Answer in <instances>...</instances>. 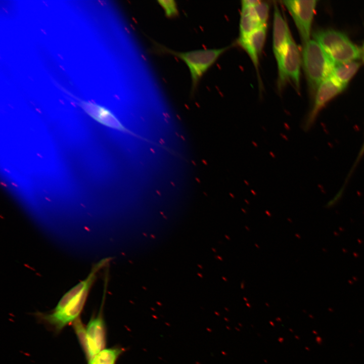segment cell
<instances>
[{"mask_svg": "<svg viewBox=\"0 0 364 364\" xmlns=\"http://www.w3.org/2000/svg\"><path fill=\"white\" fill-rule=\"evenodd\" d=\"M79 104L86 113L101 123L113 128L120 127V124L118 120L108 109L84 101H80Z\"/></svg>", "mask_w": 364, "mask_h": 364, "instance_id": "8fae6325", "label": "cell"}, {"mask_svg": "<svg viewBox=\"0 0 364 364\" xmlns=\"http://www.w3.org/2000/svg\"><path fill=\"white\" fill-rule=\"evenodd\" d=\"M157 2L164 10L165 16L167 18H173L178 16L179 12L175 1H158Z\"/></svg>", "mask_w": 364, "mask_h": 364, "instance_id": "e0dca14e", "label": "cell"}, {"mask_svg": "<svg viewBox=\"0 0 364 364\" xmlns=\"http://www.w3.org/2000/svg\"><path fill=\"white\" fill-rule=\"evenodd\" d=\"M292 16L302 44L310 40L312 23L317 5L316 0L282 1Z\"/></svg>", "mask_w": 364, "mask_h": 364, "instance_id": "8992f818", "label": "cell"}, {"mask_svg": "<svg viewBox=\"0 0 364 364\" xmlns=\"http://www.w3.org/2000/svg\"><path fill=\"white\" fill-rule=\"evenodd\" d=\"M254 9L261 24L267 25L269 10L268 4L266 2L259 1L254 6Z\"/></svg>", "mask_w": 364, "mask_h": 364, "instance_id": "2e32d148", "label": "cell"}, {"mask_svg": "<svg viewBox=\"0 0 364 364\" xmlns=\"http://www.w3.org/2000/svg\"><path fill=\"white\" fill-rule=\"evenodd\" d=\"M292 35L287 21L283 17L277 4H274L272 50L277 61L280 58Z\"/></svg>", "mask_w": 364, "mask_h": 364, "instance_id": "9c48e42d", "label": "cell"}, {"mask_svg": "<svg viewBox=\"0 0 364 364\" xmlns=\"http://www.w3.org/2000/svg\"><path fill=\"white\" fill-rule=\"evenodd\" d=\"M155 49L158 52L170 54L183 61L190 70L192 85L191 93L196 90L199 82L206 72L210 68L229 47L214 49H204L186 52H176L157 43Z\"/></svg>", "mask_w": 364, "mask_h": 364, "instance_id": "3957f363", "label": "cell"}, {"mask_svg": "<svg viewBox=\"0 0 364 364\" xmlns=\"http://www.w3.org/2000/svg\"><path fill=\"white\" fill-rule=\"evenodd\" d=\"M88 364H97V361H96L95 357L93 359L88 361Z\"/></svg>", "mask_w": 364, "mask_h": 364, "instance_id": "ffe728a7", "label": "cell"}, {"mask_svg": "<svg viewBox=\"0 0 364 364\" xmlns=\"http://www.w3.org/2000/svg\"><path fill=\"white\" fill-rule=\"evenodd\" d=\"M261 25L254 6L242 5L239 38L246 37Z\"/></svg>", "mask_w": 364, "mask_h": 364, "instance_id": "7c38bea8", "label": "cell"}, {"mask_svg": "<svg viewBox=\"0 0 364 364\" xmlns=\"http://www.w3.org/2000/svg\"><path fill=\"white\" fill-rule=\"evenodd\" d=\"M72 326L78 341L86 355L88 351L86 328L83 324L80 317L72 323Z\"/></svg>", "mask_w": 364, "mask_h": 364, "instance_id": "9a60e30c", "label": "cell"}, {"mask_svg": "<svg viewBox=\"0 0 364 364\" xmlns=\"http://www.w3.org/2000/svg\"><path fill=\"white\" fill-rule=\"evenodd\" d=\"M111 259L106 257L94 263L87 276L64 294L52 311L37 313L38 319L59 332L79 317L98 274L108 267Z\"/></svg>", "mask_w": 364, "mask_h": 364, "instance_id": "6da1fadb", "label": "cell"}, {"mask_svg": "<svg viewBox=\"0 0 364 364\" xmlns=\"http://www.w3.org/2000/svg\"><path fill=\"white\" fill-rule=\"evenodd\" d=\"M312 36L335 64L355 61L360 51L344 33L333 29L318 30Z\"/></svg>", "mask_w": 364, "mask_h": 364, "instance_id": "277c9868", "label": "cell"}, {"mask_svg": "<svg viewBox=\"0 0 364 364\" xmlns=\"http://www.w3.org/2000/svg\"><path fill=\"white\" fill-rule=\"evenodd\" d=\"M301 61L299 48L292 37L277 61L279 88L282 89L289 82L293 84L296 90L300 89Z\"/></svg>", "mask_w": 364, "mask_h": 364, "instance_id": "5b68a950", "label": "cell"}, {"mask_svg": "<svg viewBox=\"0 0 364 364\" xmlns=\"http://www.w3.org/2000/svg\"><path fill=\"white\" fill-rule=\"evenodd\" d=\"M104 290L102 307L98 315L93 316L86 327V335L88 351L86 355L88 361L93 359L101 351L104 350L106 343V331L105 322L102 315V309L105 300L106 290Z\"/></svg>", "mask_w": 364, "mask_h": 364, "instance_id": "ba28073f", "label": "cell"}, {"mask_svg": "<svg viewBox=\"0 0 364 364\" xmlns=\"http://www.w3.org/2000/svg\"><path fill=\"white\" fill-rule=\"evenodd\" d=\"M302 46L303 67L309 90L314 95L321 82L331 75L335 64L314 39Z\"/></svg>", "mask_w": 364, "mask_h": 364, "instance_id": "7a4b0ae2", "label": "cell"}, {"mask_svg": "<svg viewBox=\"0 0 364 364\" xmlns=\"http://www.w3.org/2000/svg\"><path fill=\"white\" fill-rule=\"evenodd\" d=\"M360 58L362 61L364 63V42L360 49Z\"/></svg>", "mask_w": 364, "mask_h": 364, "instance_id": "d6986e66", "label": "cell"}, {"mask_svg": "<svg viewBox=\"0 0 364 364\" xmlns=\"http://www.w3.org/2000/svg\"><path fill=\"white\" fill-rule=\"evenodd\" d=\"M345 88L346 86L331 76L321 82L315 92L312 106L305 120L303 125L304 130H308L311 127L324 107Z\"/></svg>", "mask_w": 364, "mask_h": 364, "instance_id": "52a82bcc", "label": "cell"}, {"mask_svg": "<svg viewBox=\"0 0 364 364\" xmlns=\"http://www.w3.org/2000/svg\"><path fill=\"white\" fill-rule=\"evenodd\" d=\"M363 154H364V142L361 146V148H360V151L358 153V154L356 158V161L353 166V168H352V170H351V172H350L349 175L353 171L354 168L355 167V166L358 163L359 161L360 160V159L361 158V157H362Z\"/></svg>", "mask_w": 364, "mask_h": 364, "instance_id": "ac0fdd59", "label": "cell"}, {"mask_svg": "<svg viewBox=\"0 0 364 364\" xmlns=\"http://www.w3.org/2000/svg\"><path fill=\"white\" fill-rule=\"evenodd\" d=\"M360 66V63L355 61L335 64L330 76L346 87Z\"/></svg>", "mask_w": 364, "mask_h": 364, "instance_id": "4fadbf2b", "label": "cell"}, {"mask_svg": "<svg viewBox=\"0 0 364 364\" xmlns=\"http://www.w3.org/2000/svg\"><path fill=\"white\" fill-rule=\"evenodd\" d=\"M267 32V25H261L249 35L238 38V44L249 55L258 72L259 57L265 43Z\"/></svg>", "mask_w": 364, "mask_h": 364, "instance_id": "30bf717a", "label": "cell"}, {"mask_svg": "<svg viewBox=\"0 0 364 364\" xmlns=\"http://www.w3.org/2000/svg\"><path fill=\"white\" fill-rule=\"evenodd\" d=\"M123 352L122 348L117 347L104 349L95 356L97 364H115Z\"/></svg>", "mask_w": 364, "mask_h": 364, "instance_id": "5bb4252c", "label": "cell"}]
</instances>
